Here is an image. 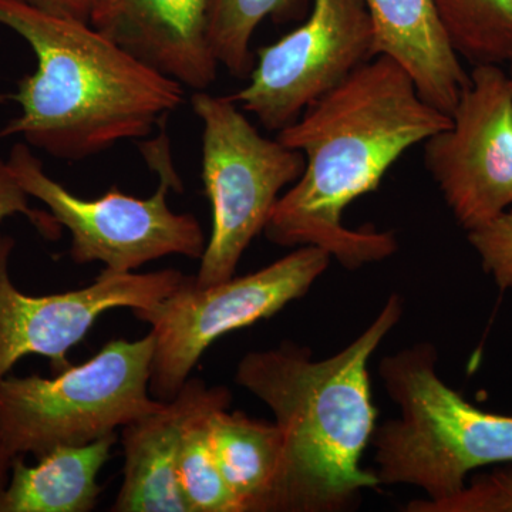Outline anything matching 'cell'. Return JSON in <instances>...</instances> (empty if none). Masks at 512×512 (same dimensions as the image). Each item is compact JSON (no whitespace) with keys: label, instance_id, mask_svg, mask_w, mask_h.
Instances as JSON below:
<instances>
[{"label":"cell","instance_id":"1","mask_svg":"<svg viewBox=\"0 0 512 512\" xmlns=\"http://www.w3.org/2000/svg\"><path fill=\"white\" fill-rule=\"evenodd\" d=\"M450 126L399 63L373 57L278 131L306 165L276 202L265 237L278 247L323 249L349 271L389 258L399 248L393 232L355 231L343 212L376 191L409 148Z\"/></svg>","mask_w":512,"mask_h":512},{"label":"cell","instance_id":"2","mask_svg":"<svg viewBox=\"0 0 512 512\" xmlns=\"http://www.w3.org/2000/svg\"><path fill=\"white\" fill-rule=\"evenodd\" d=\"M0 26L22 37L37 62L15 93L0 96L20 107L19 116L0 128V140L22 136L49 156L80 161L150 136L185 103L183 84L90 22L23 0H0Z\"/></svg>","mask_w":512,"mask_h":512},{"label":"cell","instance_id":"3","mask_svg":"<svg viewBox=\"0 0 512 512\" xmlns=\"http://www.w3.org/2000/svg\"><path fill=\"white\" fill-rule=\"evenodd\" d=\"M403 315L390 296L369 328L336 355L313 360L311 349L284 342L242 357L235 382L272 410L284 436V468L274 512L349 510L379 487L360 467L376 429L370 357Z\"/></svg>","mask_w":512,"mask_h":512},{"label":"cell","instance_id":"4","mask_svg":"<svg viewBox=\"0 0 512 512\" xmlns=\"http://www.w3.org/2000/svg\"><path fill=\"white\" fill-rule=\"evenodd\" d=\"M437 360L426 342L383 357L379 375L400 419L384 421L372 436L379 484L413 485L429 501L463 490L476 468L512 463V416L467 402L440 379Z\"/></svg>","mask_w":512,"mask_h":512},{"label":"cell","instance_id":"5","mask_svg":"<svg viewBox=\"0 0 512 512\" xmlns=\"http://www.w3.org/2000/svg\"><path fill=\"white\" fill-rule=\"evenodd\" d=\"M153 333L111 340L92 359L53 379H0V441L16 457H40L59 446H83L156 412L150 394Z\"/></svg>","mask_w":512,"mask_h":512},{"label":"cell","instance_id":"6","mask_svg":"<svg viewBox=\"0 0 512 512\" xmlns=\"http://www.w3.org/2000/svg\"><path fill=\"white\" fill-rule=\"evenodd\" d=\"M161 124L160 138L143 147L150 167L160 174V187L150 198H136L111 187L99 198L72 194L45 171L26 143L10 150L8 164L29 197L49 208L50 214L72 234L70 256L76 264L103 262L107 271L133 272L170 255L201 259L207 247L200 222L191 214L168 207L167 192L181 191V180L171 157L170 138Z\"/></svg>","mask_w":512,"mask_h":512},{"label":"cell","instance_id":"7","mask_svg":"<svg viewBox=\"0 0 512 512\" xmlns=\"http://www.w3.org/2000/svg\"><path fill=\"white\" fill-rule=\"evenodd\" d=\"M192 111L202 123V184L212 228L195 285L234 278L245 249L264 232L286 187L305 171L301 151L259 134L231 96L195 92Z\"/></svg>","mask_w":512,"mask_h":512},{"label":"cell","instance_id":"8","mask_svg":"<svg viewBox=\"0 0 512 512\" xmlns=\"http://www.w3.org/2000/svg\"><path fill=\"white\" fill-rule=\"evenodd\" d=\"M332 256L299 247L274 264L211 286H183L150 308L133 309L154 335L150 394L170 402L190 379L192 369L215 340L271 318L309 292L328 269Z\"/></svg>","mask_w":512,"mask_h":512},{"label":"cell","instance_id":"9","mask_svg":"<svg viewBox=\"0 0 512 512\" xmlns=\"http://www.w3.org/2000/svg\"><path fill=\"white\" fill-rule=\"evenodd\" d=\"M255 56L249 83L231 99L278 133L376 57L365 0H313L302 26Z\"/></svg>","mask_w":512,"mask_h":512},{"label":"cell","instance_id":"10","mask_svg":"<svg viewBox=\"0 0 512 512\" xmlns=\"http://www.w3.org/2000/svg\"><path fill=\"white\" fill-rule=\"evenodd\" d=\"M424 164L467 232L512 205V86L501 66H474L451 126L424 141Z\"/></svg>","mask_w":512,"mask_h":512},{"label":"cell","instance_id":"11","mask_svg":"<svg viewBox=\"0 0 512 512\" xmlns=\"http://www.w3.org/2000/svg\"><path fill=\"white\" fill-rule=\"evenodd\" d=\"M15 239L0 235V379L28 355L45 356L56 373L70 366L67 353L82 342L104 312L144 309L190 279L175 269L136 274L104 269L92 285L55 295L20 292L9 274Z\"/></svg>","mask_w":512,"mask_h":512},{"label":"cell","instance_id":"12","mask_svg":"<svg viewBox=\"0 0 512 512\" xmlns=\"http://www.w3.org/2000/svg\"><path fill=\"white\" fill-rule=\"evenodd\" d=\"M214 0H101L90 23L141 62L195 92L217 80L208 28Z\"/></svg>","mask_w":512,"mask_h":512},{"label":"cell","instance_id":"13","mask_svg":"<svg viewBox=\"0 0 512 512\" xmlns=\"http://www.w3.org/2000/svg\"><path fill=\"white\" fill-rule=\"evenodd\" d=\"M215 390L188 379L173 400L123 427V483L111 511L190 512L177 478L181 440L187 420Z\"/></svg>","mask_w":512,"mask_h":512},{"label":"cell","instance_id":"14","mask_svg":"<svg viewBox=\"0 0 512 512\" xmlns=\"http://www.w3.org/2000/svg\"><path fill=\"white\" fill-rule=\"evenodd\" d=\"M376 56H387L409 73L430 106L451 117L470 74L441 28L433 0H365Z\"/></svg>","mask_w":512,"mask_h":512},{"label":"cell","instance_id":"15","mask_svg":"<svg viewBox=\"0 0 512 512\" xmlns=\"http://www.w3.org/2000/svg\"><path fill=\"white\" fill-rule=\"evenodd\" d=\"M116 433L83 446H59L28 466L16 457L0 493V512H89L101 493V468L110 460Z\"/></svg>","mask_w":512,"mask_h":512},{"label":"cell","instance_id":"16","mask_svg":"<svg viewBox=\"0 0 512 512\" xmlns=\"http://www.w3.org/2000/svg\"><path fill=\"white\" fill-rule=\"evenodd\" d=\"M210 433L215 461L239 510L274 512L284 468L281 429L224 407L212 413Z\"/></svg>","mask_w":512,"mask_h":512},{"label":"cell","instance_id":"17","mask_svg":"<svg viewBox=\"0 0 512 512\" xmlns=\"http://www.w3.org/2000/svg\"><path fill=\"white\" fill-rule=\"evenodd\" d=\"M231 392L217 386L200 409L185 423L177 478L190 512H241L234 494L222 478L211 446V416L231 404Z\"/></svg>","mask_w":512,"mask_h":512},{"label":"cell","instance_id":"18","mask_svg":"<svg viewBox=\"0 0 512 512\" xmlns=\"http://www.w3.org/2000/svg\"><path fill=\"white\" fill-rule=\"evenodd\" d=\"M458 57L474 66L512 63V0H433Z\"/></svg>","mask_w":512,"mask_h":512},{"label":"cell","instance_id":"19","mask_svg":"<svg viewBox=\"0 0 512 512\" xmlns=\"http://www.w3.org/2000/svg\"><path fill=\"white\" fill-rule=\"evenodd\" d=\"M299 0H214L208 39L220 66L248 79L254 69L252 36L266 18L285 19Z\"/></svg>","mask_w":512,"mask_h":512},{"label":"cell","instance_id":"20","mask_svg":"<svg viewBox=\"0 0 512 512\" xmlns=\"http://www.w3.org/2000/svg\"><path fill=\"white\" fill-rule=\"evenodd\" d=\"M406 512H512V466L476 474L463 490L446 500L412 501Z\"/></svg>","mask_w":512,"mask_h":512},{"label":"cell","instance_id":"21","mask_svg":"<svg viewBox=\"0 0 512 512\" xmlns=\"http://www.w3.org/2000/svg\"><path fill=\"white\" fill-rule=\"evenodd\" d=\"M468 242L480 255L487 274L493 275L501 291L512 288V210L467 232Z\"/></svg>","mask_w":512,"mask_h":512},{"label":"cell","instance_id":"22","mask_svg":"<svg viewBox=\"0 0 512 512\" xmlns=\"http://www.w3.org/2000/svg\"><path fill=\"white\" fill-rule=\"evenodd\" d=\"M16 214L25 215L30 224L47 239H59L62 234V227L50 212L30 208L28 192L19 184L8 160L0 157V222Z\"/></svg>","mask_w":512,"mask_h":512},{"label":"cell","instance_id":"23","mask_svg":"<svg viewBox=\"0 0 512 512\" xmlns=\"http://www.w3.org/2000/svg\"><path fill=\"white\" fill-rule=\"evenodd\" d=\"M37 9L90 22L101 0H23Z\"/></svg>","mask_w":512,"mask_h":512},{"label":"cell","instance_id":"24","mask_svg":"<svg viewBox=\"0 0 512 512\" xmlns=\"http://www.w3.org/2000/svg\"><path fill=\"white\" fill-rule=\"evenodd\" d=\"M12 463L13 458L6 453L5 447H3L2 441H0V493L8 484Z\"/></svg>","mask_w":512,"mask_h":512},{"label":"cell","instance_id":"25","mask_svg":"<svg viewBox=\"0 0 512 512\" xmlns=\"http://www.w3.org/2000/svg\"><path fill=\"white\" fill-rule=\"evenodd\" d=\"M508 66H510V69H508V76H510L511 86H512V63L508 64Z\"/></svg>","mask_w":512,"mask_h":512}]
</instances>
